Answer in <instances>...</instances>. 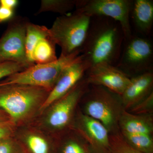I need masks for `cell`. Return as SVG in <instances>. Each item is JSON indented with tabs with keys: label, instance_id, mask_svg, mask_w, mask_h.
Instances as JSON below:
<instances>
[{
	"label": "cell",
	"instance_id": "12",
	"mask_svg": "<svg viewBox=\"0 0 153 153\" xmlns=\"http://www.w3.org/2000/svg\"><path fill=\"white\" fill-rule=\"evenodd\" d=\"M77 129L82 137L94 149L108 152L109 132L100 122L81 113L78 117Z\"/></svg>",
	"mask_w": 153,
	"mask_h": 153
},
{
	"label": "cell",
	"instance_id": "3",
	"mask_svg": "<svg viewBox=\"0 0 153 153\" xmlns=\"http://www.w3.org/2000/svg\"><path fill=\"white\" fill-rule=\"evenodd\" d=\"M91 20V17L77 10L57 17L49 33L51 39L61 48L60 55L82 53Z\"/></svg>",
	"mask_w": 153,
	"mask_h": 153
},
{
	"label": "cell",
	"instance_id": "19",
	"mask_svg": "<svg viewBox=\"0 0 153 153\" xmlns=\"http://www.w3.org/2000/svg\"><path fill=\"white\" fill-rule=\"evenodd\" d=\"M76 0H42L37 14L50 12L66 15L75 7Z\"/></svg>",
	"mask_w": 153,
	"mask_h": 153
},
{
	"label": "cell",
	"instance_id": "17",
	"mask_svg": "<svg viewBox=\"0 0 153 153\" xmlns=\"http://www.w3.org/2000/svg\"><path fill=\"white\" fill-rule=\"evenodd\" d=\"M56 44L51 38L42 39L36 45L33 54V59L36 64H46L57 60Z\"/></svg>",
	"mask_w": 153,
	"mask_h": 153
},
{
	"label": "cell",
	"instance_id": "28",
	"mask_svg": "<svg viewBox=\"0 0 153 153\" xmlns=\"http://www.w3.org/2000/svg\"><path fill=\"white\" fill-rule=\"evenodd\" d=\"M17 0H0V6L13 10L18 5Z\"/></svg>",
	"mask_w": 153,
	"mask_h": 153
},
{
	"label": "cell",
	"instance_id": "8",
	"mask_svg": "<svg viewBox=\"0 0 153 153\" xmlns=\"http://www.w3.org/2000/svg\"><path fill=\"white\" fill-rule=\"evenodd\" d=\"M28 22L21 17H14L10 21L7 28L0 38V62L12 61L28 67L34 65L29 62L26 54Z\"/></svg>",
	"mask_w": 153,
	"mask_h": 153
},
{
	"label": "cell",
	"instance_id": "29",
	"mask_svg": "<svg viewBox=\"0 0 153 153\" xmlns=\"http://www.w3.org/2000/svg\"><path fill=\"white\" fill-rule=\"evenodd\" d=\"M10 118L7 115H6L0 110V122H9Z\"/></svg>",
	"mask_w": 153,
	"mask_h": 153
},
{
	"label": "cell",
	"instance_id": "11",
	"mask_svg": "<svg viewBox=\"0 0 153 153\" xmlns=\"http://www.w3.org/2000/svg\"><path fill=\"white\" fill-rule=\"evenodd\" d=\"M85 75L89 85L102 86L120 96L131 79L130 77L115 65L105 63L90 67Z\"/></svg>",
	"mask_w": 153,
	"mask_h": 153
},
{
	"label": "cell",
	"instance_id": "18",
	"mask_svg": "<svg viewBox=\"0 0 153 153\" xmlns=\"http://www.w3.org/2000/svg\"><path fill=\"white\" fill-rule=\"evenodd\" d=\"M124 139L132 147L143 153H153L152 135L122 133Z\"/></svg>",
	"mask_w": 153,
	"mask_h": 153
},
{
	"label": "cell",
	"instance_id": "22",
	"mask_svg": "<svg viewBox=\"0 0 153 153\" xmlns=\"http://www.w3.org/2000/svg\"><path fill=\"white\" fill-rule=\"evenodd\" d=\"M28 67H29L22 63L12 61L0 62V80L17 72L23 71Z\"/></svg>",
	"mask_w": 153,
	"mask_h": 153
},
{
	"label": "cell",
	"instance_id": "23",
	"mask_svg": "<svg viewBox=\"0 0 153 153\" xmlns=\"http://www.w3.org/2000/svg\"><path fill=\"white\" fill-rule=\"evenodd\" d=\"M153 106V93L130 109L131 113L136 114H149Z\"/></svg>",
	"mask_w": 153,
	"mask_h": 153
},
{
	"label": "cell",
	"instance_id": "2",
	"mask_svg": "<svg viewBox=\"0 0 153 153\" xmlns=\"http://www.w3.org/2000/svg\"><path fill=\"white\" fill-rule=\"evenodd\" d=\"M49 92L43 88L28 85L0 87V110L14 123L22 122L40 108Z\"/></svg>",
	"mask_w": 153,
	"mask_h": 153
},
{
	"label": "cell",
	"instance_id": "10",
	"mask_svg": "<svg viewBox=\"0 0 153 153\" xmlns=\"http://www.w3.org/2000/svg\"><path fill=\"white\" fill-rule=\"evenodd\" d=\"M90 68L89 63L81 54L63 71L55 86L41 105L39 111H43L63 97L83 79Z\"/></svg>",
	"mask_w": 153,
	"mask_h": 153
},
{
	"label": "cell",
	"instance_id": "16",
	"mask_svg": "<svg viewBox=\"0 0 153 153\" xmlns=\"http://www.w3.org/2000/svg\"><path fill=\"white\" fill-rule=\"evenodd\" d=\"M49 37V29L47 27L27 22L25 46L27 57L30 63L35 64L33 60V54L36 45L42 39Z\"/></svg>",
	"mask_w": 153,
	"mask_h": 153
},
{
	"label": "cell",
	"instance_id": "7",
	"mask_svg": "<svg viewBox=\"0 0 153 153\" xmlns=\"http://www.w3.org/2000/svg\"><path fill=\"white\" fill-rule=\"evenodd\" d=\"M133 0H76V10L91 17H105L119 23L125 40L131 37V11Z\"/></svg>",
	"mask_w": 153,
	"mask_h": 153
},
{
	"label": "cell",
	"instance_id": "13",
	"mask_svg": "<svg viewBox=\"0 0 153 153\" xmlns=\"http://www.w3.org/2000/svg\"><path fill=\"white\" fill-rule=\"evenodd\" d=\"M153 74L148 72L131 77L130 81L120 96L125 110L131 109L153 92Z\"/></svg>",
	"mask_w": 153,
	"mask_h": 153
},
{
	"label": "cell",
	"instance_id": "15",
	"mask_svg": "<svg viewBox=\"0 0 153 153\" xmlns=\"http://www.w3.org/2000/svg\"><path fill=\"white\" fill-rule=\"evenodd\" d=\"M122 133L152 135L153 120L152 115L136 114L124 110L118 123Z\"/></svg>",
	"mask_w": 153,
	"mask_h": 153
},
{
	"label": "cell",
	"instance_id": "5",
	"mask_svg": "<svg viewBox=\"0 0 153 153\" xmlns=\"http://www.w3.org/2000/svg\"><path fill=\"white\" fill-rule=\"evenodd\" d=\"M85 93L83 114L100 122L114 131L124 109L120 95L101 86L91 85Z\"/></svg>",
	"mask_w": 153,
	"mask_h": 153
},
{
	"label": "cell",
	"instance_id": "20",
	"mask_svg": "<svg viewBox=\"0 0 153 153\" xmlns=\"http://www.w3.org/2000/svg\"><path fill=\"white\" fill-rule=\"evenodd\" d=\"M108 153H143L137 150L128 143L122 136L115 135L110 137Z\"/></svg>",
	"mask_w": 153,
	"mask_h": 153
},
{
	"label": "cell",
	"instance_id": "26",
	"mask_svg": "<svg viewBox=\"0 0 153 153\" xmlns=\"http://www.w3.org/2000/svg\"><path fill=\"white\" fill-rule=\"evenodd\" d=\"M11 124L8 122H0V139L10 137L13 129Z\"/></svg>",
	"mask_w": 153,
	"mask_h": 153
},
{
	"label": "cell",
	"instance_id": "9",
	"mask_svg": "<svg viewBox=\"0 0 153 153\" xmlns=\"http://www.w3.org/2000/svg\"><path fill=\"white\" fill-rule=\"evenodd\" d=\"M89 84L86 77L82 79L66 95L55 101L46 117V124L50 128L60 130L69 124L77 102L84 95Z\"/></svg>",
	"mask_w": 153,
	"mask_h": 153
},
{
	"label": "cell",
	"instance_id": "27",
	"mask_svg": "<svg viewBox=\"0 0 153 153\" xmlns=\"http://www.w3.org/2000/svg\"><path fill=\"white\" fill-rule=\"evenodd\" d=\"M13 15V10L0 6V23L11 20Z\"/></svg>",
	"mask_w": 153,
	"mask_h": 153
},
{
	"label": "cell",
	"instance_id": "14",
	"mask_svg": "<svg viewBox=\"0 0 153 153\" xmlns=\"http://www.w3.org/2000/svg\"><path fill=\"white\" fill-rule=\"evenodd\" d=\"M137 30L144 36H149L153 25L152 0H134L130 16Z\"/></svg>",
	"mask_w": 153,
	"mask_h": 153
},
{
	"label": "cell",
	"instance_id": "6",
	"mask_svg": "<svg viewBox=\"0 0 153 153\" xmlns=\"http://www.w3.org/2000/svg\"><path fill=\"white\" fill-rule=\"evenodd\" d=\"M116 66L129 77L152 72L153 47L146 37L134 36L125 40Z\"/></svg>",
	"mask_w": 153,
	"mask_h": 153
},
{
	"label": "cell",
	"instance_id": "24",
	"mask_svg": "<svg viewBox=\"0 0 153 153\" xmlns=\"http://www.w3.org/2000/svg\"><path fill=\"white\" fill-rule=\"evenodd\" d=\"M0 153H24L21 146L10 137L0 139Z\"/></svg>",
	"mask_w": 153,
	"mask_h": 153
},
{
	"label": "cell",
	"instance_id": "1",
	"mask_svg": "<svg viewBox=\"0 0 153 153\" xmlns=\"http://www.w3.org/2000/svg\"><path fill=\"white\" fill-rule=\"evenodd\" d=\"M124 41L119 23L107 17H92L81 54L90 67L102 63L114 65L119 60Z\"/></svg>",
	"mask_w": 153,
	"mask_h": 153
},
{
	"label": "cell",
	"instance_id": "21",
	"mask_svg": "<svg viewBox=\"0 0 153 153\" xmlns=\"http://www.w3.org/2000/svg\"><path fill=\"white\" fill-rule=\"evenodd\" d=\"M26 143L32 153H49V144L41 136L31 134L27 137Z\"/></svg>",
	"mask_w": 153,
	"mask_h": 153
},
{
	"label": "cell",
	"instance_id": "4",
	"mask_svg": "<svg viewBox=\"0 0 153 153\" xmlns=\"http://www.w3.org/2000/svg\"><path fill=\"white\" fill-rule=\"evenodd\" d=\"M81 53L68 56L60 55L57 60L46 64H35L0 81V87L12 85H31L51 91L63 70L78 58Z\"/></svg>",
	"mask_w": 153,
	"mask_h": 153
},
{
	"label": "cell",
	"instance_id": "25",
	"mask_svg": "<svg viewBox=\"0 0 153 153\" xmlns=\"http://www.w3.org/2000/svg\"><path fill=\"white\" fill-rule=\"evenodd\" d=\"M61 153H88L83 146L77 142L70 140L64 145Z\"/></svg>",
	"mask_w": 153,
	"mask_h": 153
}]
</instances>
